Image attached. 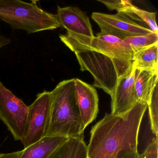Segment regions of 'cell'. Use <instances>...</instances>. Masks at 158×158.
<instances>
[{"mask_svg":"<svg viewBox=\"0 0 158 158\" xmlns=\"http://www.w3.org/2000/svg\"><path fill=\"white\" fill-rule=\"evenodd\" d=\"M28 106L17 98L0 80V120L15 140L22 141L25 135Z\"/></svg>","mask_w":158,"mask_h":158,"instance_id":"obj_5","label":"cell"},{"mask_svg":"<svg viewBox=\"0 0 158 158\" xmlns=\"http://www.w3.org/2000/svg\"><path fill=\"white\" fill-rule=\"evenodd\" d=\"M37 2L0 0V20L10 24L13 29L23 30L28 34L60 27L56 15L43 10Z\"/></svg>","mask_w":158,"mask_h":158,"instance_id":"obj_4","label":"cell"},{"mask_svg":"<svg viewBox=\"0 0 158 158\" xmlns=\"http://www.w3.org/2000/svg\"><path fill=\"white\" fill-rule=\"evenodd\" d=\"M51 94L44 90L28 106L25 135L21 142L24 148L47 136L50 120Z\"/></svg>","mask_w":158,"mask_h":158,"instance_id":"obj_6","label":"cell"},{"mask_svg":"<svg viewBox=\"0 0 158 158\" xmlns=\"http://www.w3.org/2000/svg\"><path fill=\"white\" fill-rule=\"evenodd\" d=\"M48 158H88L87 146L84 136L69 138Z\"/></svg>","mask_w":158,"mask_h":158,"instance_id":"obj_13","label":"cell"},{"mask_svg":"<svg viewBox=\"0 0 158 158\" xmlns=\"http://www.w3.org/2000/svg\"><path fill=\"white\" fill-rule=\"evenodd\" d=\"M98 1L102 2L110 10H116L118 13H122L126 7L131 3V1L123 0H110V1Z\"/></svg>","mask_w":158,"mask_h":158,"instance_id":"obj_18","label":"cell"},{"mask_svg":"<svg viewBox=\"0 0 158 158\" xmlns=\"http://www.w3.org/2000/svg\"><path fill=\"white\" fill-rule=\"evenodd\" d=\"M76 95L81 119L85 128L97 117L98 96L93 86L75 78Z\"/></svg>","mask_w":158,"mask_h":158,"instance_id":"obj_10","label":"cell"},{"mask_svg":"<svg viewBox=\"0 0 158 158\" xmlns=\"http://www.w3.org/2000/svg\"><path fill=\"white\" fill-rule=\"evenodd\" d=\"M136 68L133 64L127 73L118 80L111 95V112L120 115L128 111L138 101L135 89Z\"/></svg>","mask_w":158,"mask_h":158,"instance_id":"obj_8","label":"cell"},{"mask_svg":"<svg viewBox=\"0 0 158 158\" xmlns=\"http://www.w3.org/2000/svg\"><path fill=\"white\" fill-rule=\"evenodd\" d=\"M10 40L9 39L3 37L2 39L0 40V49L4 46L10 44Z\"/></svg>","mask_w":158,"mask_h":158,"instance_id":"obj_21","label":"cell"},{"mask_svg":"<svg viewBox=\"0 0 158 158\" xmlns=\"http://www.w3.org/2000/svg\"><path fill=\"white\" fill-rule=\"evenodd\" d=\"M158 83V72L136 69L135 89L139 101L149 103L152 90Z\"/></svg>","mask_w":158,"mask_h":158,"instance_id":"obj_12","label":"cell"},{"mask_svg":"<svg viewBox=\"0 0 158 158\" xmlns=\"http://www.w3.org/2000/svg\"><path fill=\"white\" fill-rule=\"evenodd\" d=\"M123 158H140V154L138 153V151H136Z\"/></svg>","mask_w":158,"mask_h":158,"instance_id":"obj_22","label":"cell"},{"mask_svg":"<svg viewBox=\"0 0 158 158\" xmlns=\"http://www.w3.org/2000/svg\"><path fill=\"white\" fill-rule=\"evenodd\" d=\"M148 104L138 101L120 115L106 114L90 131L88 158H123L137 151L140 124Z\"/></svg>","mask_w":158,"mask_h":158,"instance_id":"obj_2","label":"cell"},{"mask_svg":"<svg viewBox=\"0 0 158 158\" xmlns=\"http://www.w3.org/2000/svg\"><path fill=\"white\" fill-rule=\"evenodd\" d=\"M3 37H0V40H1L2 39V38Z\"/></svg>","mask_w":158,"mask_h":158,"instance_id":"obj_23","label":"cell"},{"mask_svg":"<svg viewBox=\"0 0 158 158\" xmlns=\"http://www.w3.org/2000/svg\"><path fill=\"white\" fill-rule=\"evenodd\" d=\"M68 139L62 136H46L23 150L20 158H48Z\"/></svg>","mask_w":158,"mask_h":158,"instance_id":"obj_11","label":"cell"},{"mask_svg":"<svg viewBox=\"0 0 158 158\" xmlns=\"http://www.w3.org/2000/svg\"><path fill=\"white\" fill-rule=\"evenodd\" d=\"M122 13L127 15L130 19H136L144 22L153 33L158 34V27L156 22V12H150L139 9L132 3L126 7Z\"/></svg>","mask_w":158,"mask_h":158,"instance_id":"obj_15","label":"cell"},{"mask_svg":"<svg viewBox=\"0 0 158 158\" xmlns=\"http://www.w3.org/2000/svg\"><path fill=\"white\" fill-rule=\"evenodd\" d=\"M149 114L151 128L152 134L158 139V83L152 90L149 102L148 104Z\"/></svg>","mask_w":158,"mask_h":158,"instance_id":"obj_17","label":"cell"},{"mask_svg":"<svg viewBox=\"0 0 158 158\" xmlns=\"http://www.w3.org/2000/svg\"><path fill=\"white\" fill-rule=\"evenodd\" d=\"M61 41L74 52L82 72L94 77V86L112 95L118 80L133 64V53L123 40L109 35L87 37L67 33Z\"/></svg>","mask_w":158,"mask_h":158,"instance_id":"obj_1","label":"cell"},{"mask_svg":"<svg viewBox=\"0 0 158 158\" xmlns=\"http://www.w3.org/2000/svg\"><path fill=\"white\" fill-rule=\"evenodd\" d=\"M123 41L129 46L133 54L158 44V34L155 33L129 37Z\"/></svg>","mask_w":158,"mask_h":158,"instance_id":"obj_16","label":"cell"},{"mask_svg":"<svg viewBox=\"0 0 158 158\" xmlns=\"http://www.w3.org/2000/svg\"><path fill=\"white\" fill-rule=\"evenodd\" d=\"M158 44L141 50L133 54V64L138 70L158 72Z\"/></svg>","mask_w":158,"mask_h":158,"instance_id":"obj_14","label":"cell"},{"mask_svg":"<svg viewBox=\"0 0 158 158\" xmlns=\"http://www.w3.org/2000/svg\"><path fill=\"white\" fill-rule=\"evenodd\" d=\"M22 150L6 153H0V158H20Z\"/></svg>","mask_w":158,"mask_h":158,"instance_id":"obj_20","label":"cell"},{"mask_svg":"<svg viewBox=\"0 0 158 158\" xmlns=\"http://www.w3.org/2000/svg\"><path fill=\"white\" fill-rule=\"evenodd\" d=\"M56 16L60 27L66 29L67 33L94 36L89 18L78 7L58 6Z\"/></svg>","mask_w":158,"mask_h":158,"instance_id":"obj_9","label":"cell"},{"mask_svg":"<svg viewBox=\"0 0 158 158\" xmlns=\"http://www.w3.org/2000/svg\"><path fill=\"white\" fill-rule=\"evenodd\" d=\"M91 18L100 28L101 32L97 35H109L123 40L129 37L153 33L122 13L110 15L93 12Z\"/></svg>","mask_w":158,"mask_h":158,"instance_id":"obj_7","label":"cell"},{"mask_svg":"<svg viewBox=\"0 0 158 158\" xmlns=\"http://www.w3.org/2000/svg\"><path fill=\"white\" fill-rule=\"evenodd\" d=\"M158 139H152L144 152L140 154V158H158Z\"/></svg>","mask_w":158,"mask_h":158,"instance_id":"obj_19","label":"cell"},{"mask_svg":"<svg viewBox=\"0 0 158 158\" xmlns=\"http://www.w3.org/2000/svg\"><path fill=\"white\" fill-rule=\"evenodd\" d=\"M51 94L50 120L47 135L83 136L85 128L77 101L75 78L60 82Z\"/></svg>","mask_w":158,"mask_h":158,"instance_id":"obj_3","label":"cell"}]
</instances>
